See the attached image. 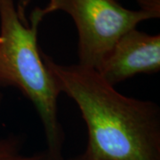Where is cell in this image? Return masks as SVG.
<instances>
[{
  "label": "cell",
  "mask_w": 160,
  "mask_h": 160,
  "mask_svg": "<svg viewBox=\"0 0 160 160\" xmlns=\"http://www.w3.org/2000/svg\"><path fill=\"white\" fill-rule=\"evenodd\" d=\"M39 7L31 12L30 25L14 0H0V88L12 87L33 104L46 140V151L64 160L65 134L59 118L61 92L48 71L38 45Z\"/></svg>",
  "instance_id": "2"
},
{
  "label": "cell",
  "mask_w": 160,
  "mask_h": 160,
  "mask_svg": "<svg viewBox=\"0 0 160 160\" xmlns=\"http://www.w3.org/2000/svg\"><path fill=\"white\" fill-rule=\"evenodd\" d=\"M2 99H3V97H2V94H1V92H0V104L2 102Z\"/></svg>",
  "instance_id": "6"
},
{
  "label": "cell",
  "mask_w": 160,
  "mask_h": 160,
  "mask_svg": "<svg viewBox=\"0 0 160 160\" xmlns=\"http://www.w3.org/2000/svg\"><path fill=\"white\" fill-rule=\"evenodd\" d=\"M39 11L43 17L62 11L72 18L78 38V64L93 69L123 35L160 16V12L127 9L118 0H49Z\"/></svg>",
  "instance_id": "3"
},
{
  "label": "cell",
  "mask_w": 160,
  "mask_h": 160,
  "mask_svg": "<svg viewBox=\"0 0 160 160\" xmlns=\"http://www.w3.org/2000/svg\"><path fill=\"white\" fill-rule=\"evenodd\" d=\"M60 92L74 102L88 140L78 160H160V108L129 97L107 83L97 70L62 64L42 52Z\"/></svg>",
  "instance_id": "1"
},
{
  "label": "cell",
  "mask_w": 160,
  "mask_h": 160,
  "mask_svg": "<svg viewBox=\"0 0 160 160\" xmlns=\"http://www.w3.org/2000/svg\"><path fill=\"white\" fill-rule=\"evenodd\" d=\"M100 76L111 86L141 74L160 70V35L133 29L123 35L97 68Z\"/></svg>",
  "instance_id": "4"
},
{
  "label": "cell",
  "mask_w": 160,
  "mask_h": 160,
  "mask_svg": "<svg viewBox=\"0 0 160 160\" xmlns=\"http://www.w3.org/2000/svg\"><path fill=\"white\" fill-rule=\"evenodd\" d=\"M22 140L17 136H8L0 139V160H54L46 150L25 155L22 152ZM64 160H78L73 157Z\"/></svg>",
  "instance_id": "5"
}]
</instances>
